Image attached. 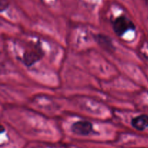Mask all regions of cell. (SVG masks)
Returning <instances> with one entry per match:
<instances>
[{
  "instance_id": "3",
  "label": "cell",
  "mask_w": 148,
  "mask_h": 148,
  "mask_svg": "<svg viewBox=\"0 0 148 148\" xmlns=\"http://www.w3.org/2000/svg\"><path fill=\"white\" fill-rule=\"evenodd\" d=\"M132 126L138 131H144L148 127V115L142 114L132 120Z\"/></svg>"
},
{
  "instance_id": "4",
  "label": "cell",
  "mask_w": 148,
  "mask_h": 148,
  "mask_svg": "<svg viewBox=\"0 0 148 148\" xmlns=\"http://www.w3.org/2000/svg\"><path fill=\"white\" fill-rule=\"evenodd\" d=\"M41 51L40 49L38 50H33L31 51L25 52L23 56V61L24 63L27 65V66H31L32 64L38 61L41 57Z\"/></svg>"
},
{
  "instance_id": "6",
  "label": "cell",
  "mask_w": 148,
  "mask_h": 148,
  "mask_svg": "<svg viewBox=\"0 0 148 148\" xmlns=\"http://www.w3.org/2000/svg\"><path fill=\"white\" fill-rule=\"evenodd\" d=\"M8 7V3L7 0H1V11H4Z\"/></svg>"
},
{
  "instance_id": "5",
  "label": "cell",
  "mask_w": 148,
  "mask_h": 148,
  "mask_svg": "<svg viewBox=\"0 0 148 148\" xmlns=\"http://www.w3.org/2000/svg\"><path fill=\"white\" fill-rule=\"evenodd\" d=\"M95 40L98 41L100 46H102L106 50L111 51L114 49V47L113 46V43L111 42V38H109L107 36H103V35H98L96 36V39Z\"/></svg>"
},
{
  "instance_id": "2",
  "label": "cell",
  "mask_w": 148,
  "mask_h": 148,
  "mask_svg": "<svg viewBox=\"0 0 148 148\" xmlns=\"http://www.w3.org/2000/svg\"><path fill=\"white\" fill-rule=\"evenodd\" d=\"M71 131L79 136H88L93 132L92 123L88 121H78L71 126Z\"/></svg>"
},
{
  "instance_id": "7",
  "label": "cell",
  "mask_w": 148,
  "mask_h": 148,
  "mask_svg": "<svg viewBox=\"0 0 148 148\" xmlns=\"http://www.w3.org/2000/svg\"><path fill=\"white\" fill-rule=\"evenodd\" d=\"M143 1H144L145 3L148 6V0H143Z\"/></svg>"
},
{
  "instance_id": "1",
  "label": "cell",
  "mask_w": 148,
  "mask_h": 148,
  "mask_svg": "<svg viewBox=\"0 0 148 148\" xmlns=\"http://www.w3.org/2000/svg\"><path fill=\"white\" fill-rule=\"evenodd\" d=\"M113 29L118 36H121L128 30L135 29V25L128 17L121 15L117 17L113 23Z\"/></svg>"
}]
</instances>
